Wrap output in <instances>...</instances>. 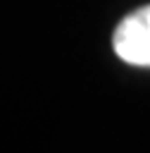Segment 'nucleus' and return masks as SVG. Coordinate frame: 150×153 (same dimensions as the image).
I'll return each instance as SVG.
<instances>
[{
  "instance_id": "obj_1",
  "label": "nucleus",
  "mask_w": 150,
  "mask_h": 153,
  "mask_svg": "<svg viewBox=\"0 0 150 153\" xmlns=\"http://www.w3.org/2000/svg\"><path fill=\"white\" fill-rule=\"evenodd\" d=\"M114 53L136 67H150V5L124 17L114 29Z\"/></svg>"
}]
</instances>
